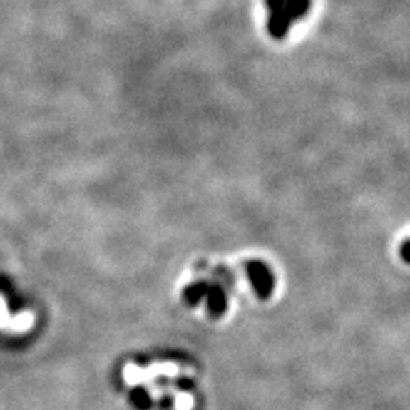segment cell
Instances as JSON below:
<instances>
[{
	"mask_svg": "<svg viewBox=\"0 0 410 410\" xmlns=\"http://www.w3.org/2000/svg\"><path fill=\"white\" fill-rule=\"evenodd\" d=\"M246 274H248V279L250 282H252L257 296L260 297V299H269L275 286V279L269 267L263 262L252 260L246 263Z\"/></svg>",
	"mask_w": 410,
	"mask_h": 410,
	"instance_id": "6da1fadb",
	"label": "cell"
},
{
	"mask_svg": "<svg viewBox=\"0 0 410 410\" xmlns=\"http://www.w3.org/2000/svg\"><path fill=\"white\" fill-rule=\"evenodd\" d=\"M207 301H209V309L214 314H221L226 309V294L221 289V286L207 287Z\"/></svg>",
	"mask_w": 410,
	"mask_h": 410,
	"instance_id": "7a4b0ae2",
	"label": "cell"
},
{
	"mask_svg": "<svg viewBox=\"0 0 410 410\" xmlns=\"http://www.w3.org/2000/svg\"><path fill=\"white\" fill-rule=\"evenodd\" d=\"M400 255H402V258L405 262L410 263V240H407L402 245V248H400Z\"/></svg>",
	"mask_w": 410,
	"mask_h": 410,
	"instance_id": "3957f363",
	"label": "cell"
}]
</instances>
